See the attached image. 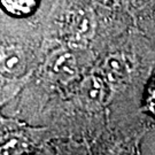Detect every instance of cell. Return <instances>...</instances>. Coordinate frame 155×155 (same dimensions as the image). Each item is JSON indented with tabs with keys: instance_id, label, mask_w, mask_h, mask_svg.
<instances>
[{
	"instance_id": "1",
	"label": "cell",
	"mask_w": 155,
	"mask_h": 155,
	"mask_svg": "<svg viewBox=\"0 0 155 155\" xmlns=\"http://www.w3.org/2000/svg\"><path fill=\"white\" fill-rule=\"evenodd\" d=\"M81 95L87 105H100L105 98L104 82L97 76L86 77L81 85Z\"/></svg>"
},
{
	"instance_id": "2",
	"label": "cell",
	"mask_w": 155,
	"mask_h": 155,
	"mask_svg": "<svg viewBox=\"0 0 155 155\" xmlns=\"http://www.w3.org/2000/svg\"><path fill=\"white\" fill-rule=\"evenodd\" d=\"M25 67L24 56L17 48H4L1 52V71L7 76L22 74Z\"/></svg>"
},
{
	"instance_id": "3",
	"label": "cell",
	"mask_w": 155,
	"mask_h": 155,
	"mask_svg": "<svg viewBox=\"0 0 155 155\" xmlns=\"http://www.w3.org/2000/svg\"><path fill=\"white\" fill-rule=\"evenodd\" d=\"M39 0H1L4 11L13 16L30 15L38 5Z\"/></svg>"
},
{
	"instance_id": "4",
	"label": "cell",
	"mask_w": 155,
	"mask_h": 155,
	"mask_svg": "<svg viewBox=\"0 0 155 155\" xmlns=\"http://www.w3.org/2000/svg\"><path fill=\"white\" fill-rule=\"evenodd\" d=\"M28 148L27 140L15 134L8 136L1 141V155H24Z\"/></svg>"
},
{
	"instance_id": "5",
	"label": "cell",
	"mask_w": 155,
	"mask_h": 155,
	"mask_svg": "<svg viewBox=\"0 0 155 155\" xmlns=\"http://www.w3.org/2000/svg\"><path fill=\"white\" fill-rule=\"evenodd\" d=\"M106 70L108 77L113 81L123 79L127 75V66L124 59L118 55L109 56L106 61Z\"/></svg>"
},
{
	"instance_id": "6",
	"label": "cell",
	"mask_w": 155,
	"mask_h": 155,
	"mask_svg": "<svg viewBox=\"0 0 155 155\" xmlns=\"http://www.w3.org/2000/svg\"><path fill=\"white\" fill-rule=\"evenodd\" d=\"M54 71L61 78L70 79L76 75V63L74 56L63 54L54 63Z\"/></svg>"
},
{
	"instance_id": "7",
	"label": "cell",
	"mask_w": 155,
	"mask_h": 155,
	"mask_svg": "<svg viewBox=\"0 0 155 155\" xmlns=\"http://www.w3.org/2000/svg\"><path fill=\"white\" fill-rule=\"evenodd\" d=\"M153 101L155 102V90H154V97H153Z\"/></svg>"
}]
</instances>
